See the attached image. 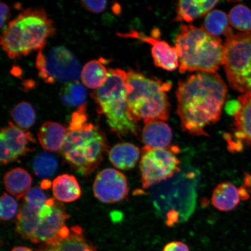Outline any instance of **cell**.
Listing matches in <instances>:
<instances>
[{
  "label": "cell",
  "instance_id": "obj_26",
  "mask_svg": "<svg viewBox=\"0 0 251 251\" xmlns=\"http://www.w3.org/2000/svg\"><path fill=\"white\" fill-rule=\"evenodd\" d=\"M10 115L18 126L23 129H28L36 122L35 111L29 102L18 103L11 110Z\"/></svg>",
  "mask_w": 251,
  "mask_h": 251
},
{
  "label": "cell",
  "instance_id": "obj_24",
  "mask_svg": "<svg viewBox=\"0 0 251 251\" xmlns=\"http://www.w3.org/2000/svg\"><path fill=\"white\" fill-rule=\"evenodd\" d=\"M229 19L225 12L214 10L206 15L203 23V29L215 37L224 34L227 37L233 33V30L229 26Z\"/></svg>",
  "mask_w": 251,
  "mask_h": 251
},
{
  "label": "cell",
  "instance_id": "obj_3",
  "mask_svg": "<svg viewBox=\"0 0 251 251\" xmlns=\"http://www.w3.org/2000/svg\"><path fill=\"white\" fill-rule=\"evenodd\" d=\"M55 33L54 24L45 9L28 8L9 23L2 34L1 45L9 58H19L42 51Z\"/></svg>",
  "mask_w": 251,
  "mask_h": 251
},
{
  "label": "cell",
  "instance_id": "obj_20",
  "mask_svg": "<svg viewBox=\"0 0 251 251\" xmlns=\"http://www.w3.org/2000/svg\"><path fill=\"white\" fill-rule=\"evenodd\" d=\"M33 179L25 169L17 168L8 171L4 177L5 189L11 195L21 199L31 189Z\"/></svg>",
  "mask_w": 251,
  "mask_h": 251
},
{
  "label": "cell",
  "instance_id": "obj_2",
  "mask_svg": "<svg viewBox=\"0 0 251 251\" xmlns=\"http://www.w3.org/2000/svg\"><path fill=\"white\" fill-rule=\"evenodd\" d=\"M86 104L72 115L67 139L59 152L64 161L78 174H92L108 151L107 140L97 126L88 122Z\"/></svg>",
  "mask_w": 251,
  "mask_h": 251
},
{
  "label": "cell",
  "instance_id": "obj_16",
  "mask_svg": "<svg viewBox=\"0 0 251 251\" xmlns=\"http://www.w3.org/2000/svg\"><path fill=\"white\" fill-rule=\"evenodd\" d=\"M141 137L145 147L153 149L168 148L172 142V130L164 121H150L145 123Z\"/></svg>",
  "mask_w": 251,
  "mask_h": 251
},
{
  "label": "cell",
  "instance_id": "obj_14",
  "mask_svg": "<svg viewBox=\"0 0 251 251\" xmlns=\"http://www.w3.org/2000/svg\"><path fill=\"white\" fill-rule=\"evenodd\" d=\"M240 108L234 116V139L227 140L232 150L242 149L244 144L251 146V92L238 97Z\"/></svg>",
  "mask_w": 251,
  "mask_h": 251
},
{
  "label": "cell",
  "instance_id": "obj_10",
  "mask_svg": "<svg viewBox=\"0 0 251 251\" xmlns=\"http://www.w3.org/2000/svg\"><path fill=\"white\" fill-rule=\"evenodd\" d=\"M128 190L126 177L122 173L112 168L100 172L93 184L94 196L105 203L121 201L127 196Z\"/></svg>",
  "mask_w": 251,
  "mask_h": 251
},
{
  "label": "cell",
  "instance_id": "obj_12",
  "mask_svg": "<svg viewBox=\"0 0 251 251\" xmlns=\"http://www.w3.org/2000/svg\"><path fill=\"white\" fill-rule=\"evenodd\" d=\"M125 37L136 38L152 46L153 62L157 67L168 71H174L179 67V56L175 47H172L158 37H149L136 30L124 34Z\"/></svg>",
  "mask_w": 251,
  "mask_h": 251
},
{
  "label": "cell",
  "instance_id": "obj_32",
  "mask_svg": "<svg viewBox=\"0 0 251 251\" xmlns=\"http://www.w3.org/2000/svg\"><path fill=\"white\" fill-rule=\"evenodd\" d=\"M162 251H190V250L186 243L175 241L166 244Z\"/></svg>",
  "mask_w": 251,
  "mask_h": 251
},
{
  "label": "cell",
  "instance_id": "obj_5",
  "mask_svg": "<svg viewBox=\"0 0 251 251\" xmlns=\"http://www.w3.org/2000/svg\"><path fill=\"white\" fill-rule=\"evenodd\" d=\"M172 84L147 77L140 72L130 70L126 80L128 111L135 121L144 124L152 121L168 120L170 103L166 92Z\"/></svg>",
  "mask_w": 251,
  "mask_h": 251
},
{
  "label": "cell",
  "instance_id": "obj_25",
  "mask_svg": "<svg viewBox=\"0 0 251 251\" xmlns=\"http://www.w3.org/2000/svg\"><path fill=\"white\" fill-rule=\"evenodd\" d=\"M87 97L85 87L79 81L68 82L62 87L60 98L63 103L70 106H81L84 105Z\"/></svg>",
  "mask_w": 251,
  "mask_h": 251
},
{
  "label": "cell",
  "instance_id": "obj_29",
  "mask_svg": "<svg viewBox=\"0 0 251 251\" xmlns=\"http://www.w3.org/2000/svg\"><path fill=\"white\" fill-rule=\"evenodd\" d=\"M20 209L18 203L13 197L4 193L0 202V218L3 221H8L17 216Z\"/></svg>",
  "mask_w": 251,
  "mask_h": 251
},
{
  "label": "cell",
  "instance_id": "obj_28",
  "mask_svg": "<svg viewBox=\"0 0 251 251\" xmlns=\"http://www.w3.org/2000/svg\"><path fill=\"white\" fill-rule=\"evenodd\" d=\"M229 23L235 29L249 32L251 31V10L244 5H237L231 9Z\"/></svg>",
  "mask_w": 251,
  "mask_h": 251
},
{
  "label": "cell",
  "instance_id": "obj_9",
  "mask_svg": "<svg viewBox=\"0 0 251 251\" xmlns=\"http://www.w3.org/2000/svg\"><path fill=\"white\" fill-rule=\"evenodd\" d=\"M39 76L47 83L71 82L81 77V67L76 56L64 47L50 50L47 57L39 51L36 60Z\"/></svg>",
  "mask_w": 251,
  "mask_h": 251
},
{
  "label": "cell",
  "instance_id": "obj_31",
  "mask_svg": "<svg viewBox=\"0 0 251 251\" xmlns=\"http://www.w3.org/2000/svg\"><path fill=\"white\" fill-rule=\"evenodd\" d=\"M80 2L87 10L96 14L104 11L107 7L108 3L106 1H82Z\"/></svg>",
  "mask_w": 251,
  "mask_h": 251
},
{
  "label": "cell",
  "instance_id": "obj_35",
  "mask_svg": "<svg viewBox=\"0 0 251 251\" xmlns=\"http://www.w3.org/2000/svg\"><path fill=\"white\" fill-rule=\"evenodd\" d=\"M11 251H33L32 250L29 249V248L26 247H17L14 248Z\"/></svg>",
  "mask_w": 251,
  "mask_h": 251
},
{
  "label": "cell",
  "instance_id": "obj_30",
  "mask_svg": "<svg viewBox=\"0 0 251 251\" xmlns=\"http://www.w3.org/2000/svg\"><path fill=\"white\" fill-rule=\"evenodd\" d=\"M47 200L48 199L42 188L36 187L31 188L25 196L23 203L30 208L39 211Z\"/></svg>",
  "mask_w": 251,
  "mask_h": 251
},
{
  "label": "cell",
  "instance_id": "obj_34",
  "mask_svg": "<svg viewBox=\"0 0 251 251\" xmlns=\"http://www.w3.org/2000/svg\"><path fill=\"white\" fill-rule=\"evenodd\" d=\"M240 108L239 102L237 101H231L227 103L226 110L228 114L234 116L237 114Z\"/></svg>",
  "mask_w": 251,
  "mask_h": 251
},
{
  "label": "cell",
  "instance_id": "obj_19",
  "mask_svg": "<svg viewBox=\"0 0 251 251\" xmlns=\"http://www.w3.org/2000/svg\"><path fill=\"white\" fill-rule=\"evenodd\" d=\"M241 199L240 188L233 184L225 182L218 185L213 191L212 203L215 208L223 212L233 211Z\"/></svg>",
  "mask_w": 251,
  "mask_h": 251
},
{
  "label": "cell",
  "instance_id": "obj_22",
  "mask_svg": "<svg viewBox=\"0 0 251 251\" xmlns=\"http://www.w3.org/2000/svg\"><path fill=\"white\" fill-rule=\"evenodd\" d=\"M219 1H180L177 2L175 21L191 23L214 8Z\"/></svg>",
  "mask_w": 251,
  "mask_h": 251
},
{
  "label": "cell",
  "instance_id": "obj_4",
  "mask_svg": "<svg viewBox=\"0 0 251 251\" xmlns=\"http://www.w3.org/2000/svg\"><path fill=\"white\" fill-rule=\"evenodd\" d=\"M179 56V72L199 71L216 73L223 65L224 45L218 37L203 28L183 25L175 40Z\"/></svg>",
  "mask_w": 251,
  "mask_h": 251
},
{
  "label": "cell",
  "instance_id": "obj_33",
  "mask_svg": "<svg viewBox=\"0 0 251 251\" xmlns=\"http://www.w3.org/2000/svg\"><path fill=\"white\" fill-rule=\"evenodd\" d=\"M0 7H1V22H0V25H1V28L2 29L8 20L9 15H10V11H9L8 5L5 4V3L1 2Z\"/></svg>",
  "mask_w": 251,
  "mask_h": 251
},
{
  "label": "cell",
  "instance_id": "obj_7",
  "mask_svg": "<svg viewBox=\"0 0 251 251\" xmlns=\"http://www.w3.org/2000/svg\"><path fill=\"white\" fill-rule=\"evenodd\" d=\"M222 65L232 89L251 92V31L227 37Z\"/></svg>",
  "mask_w": 251,
  "mask_h": 251
},
{
  "label": "cell",
  "instance_id": "obj_17",
  "mask_svg": "<svg viewBox=\"0 0 251 251\" xmlns=\"http://www.w3.org/2000/svg\"><path fill=\"white\" fill-rule=\"evenodd\" d=\"M67 128L54 122H46L40 128L38 139L41 146L49 152H59L67 139Z\"/></svg>",
  "mask_w": 251,
  "mask_h": 251
},
{
  "label": "cell",
  "instance_id": "obj_6",
  "mask_svg": "<svg viewBox=\"0 0 251 251\" xmlns=\"http://www.w3.org/2000/svg\"><path fill=\"white\" fill-rule=\"evenodd\" d=\"M127 73L120 69H110L105 83L92 94L98 112L105 115L113 132L119 136H137L139 127L128 111L126 80Z\"/></svg>",
  "mask_w": 251,
  "mask_h": 251
},
{
  "label": "cell",
  "instance_id": "obj_21",
  "mask_svg": "<svg viewBox=\"0 0 251 251\" xmlns=\"http://www.w3.org/2000/svg\"><path fill=\"white\" fill-rule=\"evenodd\" d=\"M52 192L55 199L59 202L75 201L81 196V189L76 177L64 174L55 178L52 183Z\"/></svg>",
  "mask_w": 251,
  "mask_h": 251
},
{
  "label": "cell",
  "instance_id": "obj_23",
  "mask_svg": "<svg viewBox=\"0 0 251 251\" xmlns=\"http://www.w3.org/2000/svg\"><path fill=\"white\" fill-rule=\"evenodd\" d=\"M108 71L101 60L91 61L82 69L81 79L84 85L92 89H98L107 78Z\"/></svg>",
  "mask_w": 251,
  "mask_h": 251
},
{
  "label": "cell",
  "instance_id": "obj_18",
  "mask_svg": "<svg viewBox=\"0 0 251 251\" xmlns=\"http://www.w3.org/2000/svg\"><path fill=\"white\" fill-rule=\"evenodd\" d=\"M139 147L130 143H119L109 152L110 162L121 170H130L136 166L141 155Z\"/></svg>",
  "mask_w": 251,
  "mask_h": 251
},
{
  "label": "cell",
  "instance_id": "obj_15",
  "mask_svg": "<svg viewBox=\"0 0 251 251\" xmlns=\"http://www.w3.org/2000/svg\"><path fill=\"white\" fill-rule=\"evenodd\" d=\"M36 251H97L79 226L66 227L52 242L44 244Z\"/></svg>",
  "mask_w": 251,
  "mask_h": 251
},
{
  "label": "cell",
  "instance_id": "obj_11",
  "mask_svg": "<svg viewBox=\"0 0 251 251\" xmlns=\"http://www.w3.org/2000/svg\"><path fill=\"white\" fill-rule=\"evenodd\" d=\"M31 134L9 122L0 133V162L6 165L16 161L30 150V143L34 142Z\"/></svg>",
  "mask_w": 251,
  "mask_h": 251
},
{
  "label": "cell",
  "instance_id": "obj_13",
  "mask_svg": "<svg viewBox=\"0 0 251 251\" xmlns=\"http://www.w3.org/2000/svg\"><path fill=\"white\" fill-rule=\"evenodd\" d=\"M70 216L65 206L55 200L54 208L51 214L47 218L39 219L38 227L31 242L49 244L54 241L67 227L66 222Z\"/></svg>",
  "mask_w": 251,
  "mask_h": 251
},
{
  "label": "cell",
  "instance_id": "obj_8",
  "mask_svg": "<svg viewBox=\"0 0 251 251\" xmlns=\"http://www.w3.org/2000/svg\"><path fill=\"white\" fill-rule=\"evenodd\" d=\"M177 146L153 149L144 146L141 152L140 171L143 188L168 179L180 171Z\"/></svg>",
  "mask_w": 251,
  "mask_h": 251
},
{
  "label": "cell",
  "instance_id": "obj_1",
  "mask_svg": "<svg viewBox=\"0 0 251 251\" xmlns=\"http://www.w3.org/2000/svg\"><path fill=\"white\" fill-rule=\"evenodd\" d=\"M227 93L216 72H200L180 80L177 99L182 129L194 136H208L205 128L219 121Z\"/></svg>",
  "mask_w": 251,
  "mask_h": 251
},
{
  "label": "cell",
  "instance_id": "obj_27",
  "mask_svg": "<svg viewBox=\"0 0 251 251\" xmlns=\"http://www.w3.org/2000/svg\"><path fill=\"white\" fill-rule=\"evenodd\" d=\"M33 169L37 176L41 178H49L55 174L58 162L54 156L47 152L41 153L34 159Z\"/></svg>",
  "mask_w": 251,
  "mask_h": 251
}]
</instances>
